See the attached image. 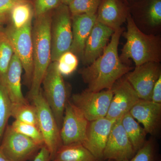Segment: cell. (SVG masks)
<instances>
[{
    "label": "cell",
    "instance_id": "cell-19",
    "mask_svg": "<svg viewBox=\"0 0 161 161\" xmlns=\"http://www.w3.org/2000/svg\"><path fill=\"white\" fill-rule=\"evenodd\" d=\"M23 67L21 61L14 53L6 72L4 85L13 103L28 102L24 97L21 87Z\"/></svg>",
    "mask_w": 161,
    "mask_h": 161
},
{
    "label": "cell",
    "instance_id": "cell-15",
    "mask_svg": "<svg viewBox=\"0 0 161 161\" xmlns=\"http://www.w3.org/2000/svg\"><path fill=\"white\" fill-rule=\"evenodd\" d=\"M114 31L96 21L86 43L82 59L89 65L103 53Z\"/></svg>",
    "mask_w": 161,
    "mask_h": 161
},
{
    "label": "cell",
    "instance_id": "cell-21",
    "mask_svg": "<svg viewBox=\"0 0 161 161\" xmlns=\"http://www.w3.org/2000/svg\"><path fill=\"white\" fill-rule=\"evenodd\" d=\"M121 122L136 153L147 141V132L130 112L126 113L121 118Z\"/></svg>",
    "mask_w": 161,
    "mask_h": 161
},
{
    "label": "cell",
    "instance_id": "cell-18",
    "mask_svg": "<svg viewBox=\"0 0 161 161\" xmlns=\"http://www.w3.org/2000/svg\"><path fill=\"white\" fill-rule=\"evenodd\" d=\"M129 13L122 0H101L97 10V21L115 31L126 21Z\"/></svg>",
    "mask_w": 161,
    "mask_h": 161
},
{
    "label": "cell",
    "instance_id": "cell-2",
    "mask_svg": "<svg viewBox=\"0 0 161 161\" xmlns=\"http://www.w3.org/2000/svg\"><path fill=\"white\" fill-rule=\"evenodd\" d=\"M51 16L47 13L36 17L32 30L33 70L30 98L40 92L43 77L51 62Z\"/></svg>",
    "mask_w": 161,
    "mask_h": 161
},
{
    "label": "cell",
    "instance_id": "cell-10",
    "mask_svg": "<svg viewBox=\"0 0 161 161\" xmlns=\"http://www.w3.org/2000/svg\"><path fill=\"white\" fill-rule=\"evenodd\" d=\"M89 123L81 111L71 101H68L60 130L62 144L83 143L86 138Z\"/></svg>",
    "mask_w": 161,
    "mask_h": 161
},
{
    "label": "cell",
    "instance_id": "cell-38",
    "mask_svg": "<svg viewBox=\"0 0 161 161\" xmlns=\"http://www.w3.org/2000/svg\"><path fill=\"white\" fill-rule=\"evenodd\" d=\"M18 2H23V1H26V0H14Z\"/></svg>",
    "mask_w": 161,
    "mask_h": 161
},
{
    "label": "cell",
    "instance_id": "cell-40",
    "mask_svg": "<svg viewBox=\"0 0 161 161\" xmlns=\"http://www.w3.org/2000/svg\"><path fill=\"white\" fill-rule=\"evenodd\" d=\"M96 161H103V160H97Z\"/></svg>",
    "mask_w": 161,
    "mask_h": 161
},
{
    "label": "cell",
    "instance_id": "cell-8",
    "mask_svg": "<svg viewBox=\"0 0 161 161\" xmlns=\"http://www.w3.org/2000/svg\"><path fill=\"white\" fill-rule=\"evenodd\" d=\"M43 146L16 132L11 125L6 127L0 147L11 161H27L34 158Z\"/></svg>",
    "mask_w": 161,
    "mask_h": 161
},
{
    "label": "cell",
    "instance_id": "cell-30",
    "mask_svg": "<svg viewBox=\"0 0 161 161\" xmlns=\"http://www.w3.org/2000/svg\"><path fill=\"white\" fill-rule=\"evenodd\" d=\"M147 22L155 27L161 24V0H150L145 12Z\"/></svg>",
    "mask_w": 161,
    "mask_h": 161
},
{
    "label": "cell",
    "instance_id": "cell-14",
    "mask_svg": "<svg viewBox=\"0 0 161 161\" xmlns=\"http://www.w3.org/2000/svg\"><path fill=\"white\" fill-rule=\"evenodd\" d=\"M115 121L105 117L89 121L86 138L82 144L97 160H103L104 150Z\"/></svg>",
    "mask_w": 161,
    "mask_h": 161
},
{
    "label": "cell",
    "instance_id": "cell-25",
    "mask_svg": "<svg viewBox=\"0 0 161 161\" xmlns=\"http://www.w3.org/2000/svg\"><path fill=\"white\" fill-rule=\"evenodd\" d=\"M12 102L6 88L0 81V144L11 117Z\"/></svg>",
    "mask_w": 161,
    "mask_h": 161
},
{
    "label": "cell",
    "instance_id": "cell-33",
    "mask_svg": "<svg viewBox=\"0 0 161 161\" xmlns=\"http://www.w3.org/2000/svg\"><path fill=\"white\" fill-rule=\"evenodd\" d=\"M151 100L156 103H161V76L153 89Z\"/></svg>",
    "mask_w": 161,
    "mask_h": 161
},
{
    "label": "cell",
    "instance_id": "cell-17",
    "mask_svg": "<svg viewBox=\"0 0 161 161\" xmlns=\"http://www.w3.org/2000/svg\"><path fill=\"white\" fill-rule=\"evenodd\" d=\"M96 21L97 14L72 15L73 39L70 51L82 58L86 40Z\"/></svg>",
    "mask_w": 161,
    "mask_h": 161
},
{
    "label": "cell",
    "instance_id": "cell-22",
    "mask_svg": "<svg viewBox=\"0 0 161 161\" xmlns=\"http://www.w3.org/2000/svg\"><path fill=\"white\" fill-rule=\"evenodd\" d=\"M11 26L15 29H19L32 20L34 11L32 7L27 1L19 2L10 13Z\"/></svg>",
    "mask_w": 161,
    "mask_h": 161
},
{
    "label": "cell",
    "instance_id": "cell-31",
    "mask_svg": "<svg viewBox=\"0 0 161 161\" xmlns=\"http://www.w3.org/2000/svg\"><path fill=\"white\" fill-rule=\"evenodd\" d=\"M61 0H36L35 14L36 17L47 13L60 6Z\"/></svg>",
    "mask_w": 161,
    "mask_h": 161
},
{
    "label": "cell",
    "instance_id": "cell-29",
    "mask_svg": "<svg viewBox=\"0 0 161 161\" xmlns=\"http://www.w3.org/2000/svg\"><path fill=\"white\" fill-rule=\"evenodd\" d=\"M57 61L58 70L62 76L71 75L78 65V56L70 51L62 54Z\"/></svg>",
    "mask_w": 161,
    "mask_h": 161
},
{
    "label": "cell",
    "instance_id": "cell-12",
    "mask_svg": "<svg viewBox=\"0 0 161 161\" xmlns=\"http://www.w3.org/2000/svg\"><path fill=\"white\" fill-rule=\"evenodd\" d=\"M112 90L113 95L106 117L116 120L130 112L140 98L125 76L115 82Z\"/></svg>",
    "mask_w": 161,
    "mask_h": 161
},
{
    "label": "cell",
    "instance_id": "cell-24",
    "mask_svg": "<svg viewBox=\"0 0 161 161\" xmlns=\"http://www.w3.org/2000/svg\"><path fill=\"white\" fill-rule=\"evenodd\" d=\"M14 51L10 41L3 30H0V81L4 84L5 77Z\"/></svg>",
    "mask_w": 161,
    "mask_h": 161
},
{
    "label": "cell",
    "instance_id": "cell-26",
    "mask_svg": "<svg viewBox=\"0 0 161 161\" xmlns=\"http://www.w3.org/2000/svg\"><path fill=\"white\" fill-rule=\"evenodd\" d=\"M10 125L16 132L28 137L40 146H44L43 136L38 126L16 120Z\"/></svg>",
    "mask_w": 161,
    "mask_h": 161
},
{
    "label": "cell",
    "instance_id": "cell-20",
    "mask_svg": "<svg viewBox=\"0 0 161 161\" xmlns=\"http://www.w3.org/2000/svg\"><path fill=\"white\" fill-rule=\"evenodd\" d=\"M98 160L80 143L62 145L52 161H96Z\"/></svg>",
    "mask_w": 161,
    "mask_h": 161
},
{
    "label": "cell",
    "instance_id": "cell-32",
    "mask_svg": "<svg viewBox=\"0 0 161 161\" xmlns=\"http://www.w3.org/2000/svg\"><path fill=\"white\" fill-rule=\"evenodd\" d=\"M18 3L14 0H0V17L6 19V15L10 14L12 9Z\"/></svg>",
    "mask_w": 161,
    "mask_h": 161
},
{
    "label": "cell",
    "instance_id": "cell-13",
    "mask_svg": "<svg viewBox=\"0 0 161 161\" xmlns=\"http://www.w3.org/2000/svg\"><path fill=\"white\" fill-rule=\"evenodd\" d=\"M135 153L121 122V118L117 119L110 132L104 150L103 160H125L132 158Z\"/></svg>",
    "mask_w": 161,
    "mask_h": 161
},
{
    "label": "cell",
    "instance_id": "cell-34",
    "mask_svg": "<svg viewBox=\"0 0 161 161\" xmlns=\"http://www.w3.org/2000/svg\"><path fill=\"white\" fill-rule=\"evenodd\" d=\"M33 161H52L49 151L45 145L41 147L39 152L34 158Z\"/></svg>",
    "mask_w": 161,
    "mask_h": 161
},
{
    "label": "cell",
    "instance_id": "cell-9",
    "mask_svg": "<svg viewBox=\"0 0 161 161\" xmlns=\"http://www.w3.org/2000/svg\"><path fill=\"white\" fill-rule=\"evenodd\" d=\"M113 95L112 89L98 92L85 90L74 94L71 101L89 121L105 117Z\"/></svg>",
    "mask_w": 161,
    "mask_h": 161
},
{
    "label": "cell",
    "instance_id": "cell-36",
    "mask_svg": "<svg viewBox=\"0 0 161 161\" xmlns=\"http://www.w3.org/2000/svg\"><path fill=\"white\" fill-rule=\"evenodd\" d=\"M61 1L62 4L68 6L72 0H61Z\"/></svg>",
    "mask_w": 161,
    "mask_h": 161
},
{
    "label": "cell",
    "instance_id": "cell-1",
    "mask_svg": "<svg viewBox=\"0 0 161 161\" xmlns=\"http://www.w3.org/2000/svg\"><path fill=\"white\" fill-rule=\"evenodd\" d=\"M123 32L121 27L115 31L102 55L79 71L87 86V90L98 92L111 89L117 80L132 69L124 64L119 56V44Z\"/></svg>",
    "mask_w": 161,
    "mask_h": 161
},
{
    "label": "cell",
    "instance_id": "cell-27",
    "mask_svg": "<svg viewBox=\"0 0 161 161\" xmlns=\"http://www.w3.org/2000/svg\"><path fill=\"white\" fill-rule=\"evenodd\" d=\"M122 161H160L155 142L152 139L146 141L132 158Z\"/></svg>",
    "mask_w": 161,
    "mask_h": 161
},
{
    "label": "cell",
    "instance_id": "cell-35",
    "mask_svg": "<svg viewBox=\"0 0 161 161\" xmlns=\"http://www.w3.org/2000/svg\"><path fill=\"white\" fill-rule=\"evenodd\" d=\"M0 161H11L6 156L1 150L0 147Z\"/></svg>",
    "mask_w": 161,
    "mask_h": 161
},
{
    "label": "cell",
    "instance_id": "cell-39",
    "mask_svg": "<svg viewBox=\"0 0 161 161\" xmlns=\"http://www.w3.org/2000/svg\"><path fill=\"white\" fill-rule=\"evenodd\" d=\"M122 1H124L125 3H127V0H122Z\"/></svg>",
    "mask_w": 161,
    "mask_h": 161
},
{
    "label": "cell",
    "instance_id": "cell-4",
    "mask_svg": "<svg viewBox=\"0 0 161 161\" xmlns=\"http://www.w3.org/2000/svg\"><path fill=\"white\" fill-rule=\"evenodd\" d=\"M43 94L53 113L60 130L64 109L68 99L66 85L58 68L57 61H52L42 80Z\"/></svg>",
    "mask_w": 161,
    "mask_h": 161
},
{
    "label": "cell",
    "instance_id": "cell-37",
    "mask_svg": "<svg viewBox=\"0 0 161 161\" xmlns=\"http://www.w3.org/2000/svg\"><path fill=\"white\" fill-rule=\"evenodd\" d=\"M6 21V19L4 18L0 17V30H1V26L3 25V23Z\"/></svg>",
    "mask_w": 161,
    "mask_h": 161
},
{
    "label": "cell",
    "instance_id": "cell-11",
    "mask_svg": "<svg viewBox=\"0 0 161 161\" xmlns=\"http://www.w3.org/2000/svg\"><path fill=\"white\" fill-rule=\"evenodd\" d=\"M125 76L140 99L151 100L153 89L161 76L160 64L159 62H147L136 66Z\"/></svg>",
    "mask_w": 161,
    "mask_h": 161
},
{
    "label": "cell",
    "instance_id": "cell-5",
    "mask_svg": "<svg viewBox=\"0 0 161 161\" xmlns=\"http://www.w3.org/2000/svg\"><path fill=\"white\" fill-rule=\"evenodd\" d=\"M37 112L38 127L43 136L44 145L50 154L51 160L55 153L63 144L60 130L51 109L40 90L38 95L31 98Z\"/></svg>",
    "mask_w": 161,
    "mask_h": 161
},
{
    "label": "cell",
    "instance_id": "cell-23",
    "mask_svg": "<svg viewBox=\"0 0 161 161\" xmlns=\"http://www.w3.org/2000/svg\"><path fill=\"white\" fill-rule=\"evenodd\" d=\"M11 117L16 120L38 126L37 112L34 104L29 103H12Z\"/></svg>",
    "mask_w": 161,
    "mask_h": 161
},
{
    "label": "cell",
    "instance_id": "cell-6",
    "mask_svg": "<svg viewBox=\"0 0 161 161\" xmlns=\"http://www.w3.org/2000/svg\"><path fill=\"white\" fill-rule=\"evenodd\" d=\"M51 62L58 60L60 56L70 51L72 43V16L68 6H58L52 19Z\"/></svg>",
    "mask_w": 161,
    "mask_h": 161
},
{
    "label": "cell",
    "instance_id": "cell-28",
    "mask_svg": "<svg viewBox=\"0 0 161 161\" xmlns=\"http://www.w3.org/2000/svg\"><path fill=\"white\" fill-rule=\"evenodd\" d=\"M101 0H72L68 6L72 15L95 14Z\"/></svg>",
    "mask_w": 161,
    "mask_h": 161
},
{
    "label": "cell",
    "instance_id": "cell-16",
    "mask_svg": "<svg viewBox=\"0 0 161 161\" xmlns=\"http://www.w3.org/2000/svg\"><path fill=\"white\" fill-rule=\"evenodd\" d=\"M130 112L143 125L147 134L155 135L158 132L161 125V103L140 99Z\"/></svg>",
    "mask_w": 161,
    "mask_h": 161
},
{
    "label": "cell",
    "instance_id": "cell-7",
    "mask_svg": "<svg viewBox=\"0 0 161 161\" xmlns=\"http://www.w3.org/2000/svg\"><path fill=\"white\" fill-rule=\"evenodd\" d=\"M32 30L31 21L21 29H15L10 26L3 30L10 41L14 53L22 63L26 82L30 87L33 70Z\"/></svg>",
    "mask_w": 161,
    "mask_h": 161
},
{
    "label": "cell",
    "instance_id": "cell-3",
    "mask_svg": "<svg viewBox=\"0 0 161 161\" xmlns=\"http://www.w3.org/2000/svg\"><path fill=\"white\" fill-rule=\"evenodd\" d=\"M127 31L124 33L126 42L119 56L121 60L127 62L132 59L138 66L149 62H160L161 42L159 36L144 34L139 29L128 14Z\"/></svg>",
    "mask_w": 161,
    "mask_h": 161
}]
</instances>
